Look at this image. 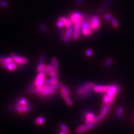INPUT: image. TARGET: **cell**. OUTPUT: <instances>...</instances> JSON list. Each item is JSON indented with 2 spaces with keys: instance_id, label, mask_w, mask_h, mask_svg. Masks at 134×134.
Listing matches in <instances>:
<instances>
[{
  "instance_id": "obj_1",
  "label": "cell",
  "mask_w": 134,
  "mask_h": 134,
  "mask_svg": "<svg viewBox=\"0 0 134 134\" xmlns=\"http://www.w3.org/2000/svg\"><path fill=\"white\" fill-rule=\"evenodd\" d=\"M96 85L93 83H86L83 85L78 87L76 90V94L81 99H85L90 94L92 88H93Z\"/></svg>"
},
{
  "instance_id": "obj_2",
  "label": "cell",
  "mask_w": 134,
  "mask_h": 134,
  "mask_svg": "<svg viewBox=\"0 0 134 134\" xmlns=\"http://www.w3.org/2000/svg\"><path fill=\"white\" fill-rule=\"evenodd\" d=\"M83 21V18H81L76 22L74 23V27L73 28V35L72 37L74 40H78L81 34V28L82 23Z\"/></svg>"
},
{
  "instance_id": "obj_3",
  "label": "cell",
  "mask_w": 134,
  "mask_h": 134,
  "mask_svg": "<svg viewBox=\"0 0 134 134\" xmlns=\"http://www.w3.org/2000/svg\"><path fill=\"white\" fill-rule=\"evenodd\" d=\"M62 84L61 83H57L55 85H52L48 87L47 88L45 89L39 96H41V97H46V96L52 94L55 91L62 87Z\"/></svg>"
},
{
  "instance_id": "obj_4",
  "label": "cell",
  "mask_w": 134,
  "mask_h": 134,
  "mask_svg": "<svg viewBox=\"0 0 134 134\" xmlns=\"http://www.w3.org/2000/svg\"><path fill=\"white\" fill-rule=\"evenodd\" d=\"M98 125V122H96V121H93V122H90L89 124H86V125L81 126L78 127L76 130H75V132L77 134H81L85 132H86L87 131L89 130L96 127V126Z\"/></svg>"
},
{
  "instance_id": "obj_5",
  "label": "cell",
  "mask_w": 134,
  "mask_h": 134,
  "mask_svg": "<svg viewBox=\"0 0 134 134\" xmlns=\"http://www.w3.org/2000/svg\"><path fill=\"white\" fill-rule=\"evenodd\" d=\"M47 73V70H46V68L44 69L42 72H40L38 75H37L35 81V84H36V87H39L41 86L44 85V78L46 74Z\"/></svg>"
},
{
  "instance_id": "obj_6",
  "label": "cell",
  "mask_w": 134,
  "mask_h": 134,
  "mask_svg": "<svg viewBox=\"0 0 134 134\" xmlns=\"http://www.w3.org/2000/svg\"><path fill=\"white\" fill-rule=\"evenodd\" d=\"M11 56L12 58V59H13L14 62L18 64L23 65L26 64L28 62V59L26 58L19 56L18 55H16L14 53H11Z\"/></svg>"
},
{
  "instance_id": "obj_7",
  "label": "cell",
  "mask_w": 134,
  "mask_h": 134,
  "mask_svg": "<svg viewBox=\"0 0 134 134\" xmlns=\"http://www.w3.org/2000/svg\"><path fill=\"white\" fill-rule=\"evenodd\" d=\"M112 2L113 0H104L101 5L97 9V13L98 14H102L106 10V8L112 3Z\"/></svg>"
},
{
  "instance_id": "obj_8",
  "label": "cell",
  "mask_w": 134,
  "mask_h": 134,
  "mask_svg": "<svg viewBox=\"0 0 134 134\" xmlns=\"http://www.w3.org/2000/svg\"><path fill=\"white\" fill-rule=\"evenodd\" d=\"M91 25L92 30H97L99 26V19L97 15L92 16L91 20Z\"/></svg>"
},
{
  "instance_id": "obj_9",
  "label": "cell",
  "mask_w": 134,
  "mask_h": 134,
  "mask_svg": "<svg viewBox=\"0 0 134 134\" xmlns=\"http://www.w3.org/2000/svg\"><path fill=\"white\" fill-rule=\"evenodd\" d=\"M15 109L19 113H25L30 110L31 109V106L29 105V104H26V105L24 106H20L18 105V104H16Z\"/></svg>"
},
{
  "instance_id": "obj_10",
  "label": "cell",
  "mask_w": 134,
  "mask_h": 134,
  "mask_svg": "<svg viewBox=\"0 0 134 134\" xmlns=\"http://www.w3.org/2000/svg\"><path fill=\"white\" fill-rule=\"evenodd\" d=\"M73 28L69 27L67 29V30L65 31V34L64 36L63 37L62 39L64 43H68V42L72 38L73 35Z\"/></svg>"
},
{
  "instance_id": "obj_11",
  "label": "cell",
  "mask_w": 134,
  "mask_h": 134,
  "mask_svg": "<svg viewBox=\"0 0 134 134\" xmlns=\"http://www.w3.org/2000/svg\"><path fill=\"white\" fill-rule=\"evenodd\" d=\"M110 85L108 86H100V85H95L93 88V90L98 93H104L106 92L110 88Z\"/></svg>"
},
{
  "instance_id": "obj_12",
  "label": "cell",
  "mask_w": 134,
  "mask_h": 134,
  "mask_svg": "<svg viewBox=\"0 0 134 134\" xmlns=\"http://www.w3.org/2000/svg\"><path fill=\"white\" fill-rule=\"evenodd\" d=\"M60 94L62 95V96L63 97V98H64V100L65 101L66 103L68 104V105L70 107L72 106H73V102L72 101V100H71L69 97V95L67 94L66 93H65V92L63 91L62 90L60 91Z\"/></svg>"
},
{
  "instance_id": "obj_13",
  "label": "cell",
  "mask_w": 134,
  "mask_h": 134,
  "mask_svg": "<svg viewBox=\"0 0 134 134\" xmlns=\"http://www.w3.org/2000/svg\"><path fill=\"white\" fill-rule=\"evenodd\" d=\"M83 18V15L82 14V13H81V12H74V13L72 15V16H71L70 20L72 21V22L73 23H74L75 22H76L78 20Z\"/></svg>"
},
{
  "instance_id": "obj_14",
  "label": "cell",
  "mask_w": 134,
  "mask_h": 134,
  "mask_svg": "<svg viewBox=\"0 0 134 134\" xmlns=\"http://www.w3.org/2000/svg\"><path fill=\"white\" fill-rule=\"evenodd\" d=\"M3 67L10 71H14L17 69V65L14 62H12L6 64L3 66Z\"/></svg>"
},
{
  "instance_id": "obj_15",
  "label": "cell",
  "mask_w": 134,
  "mask_h": 134,
  "mask_svg": "<svg viewBox=\"0 0 134 134\" xmlns=\"http://www.w3.org/2000/svg\"><path fill=\"white\" fill-rule=\"evenodd\" d=\"M110 108H111V106L103 103L102 108H101V111H100V115L105 116L107 114L109 110H110Z\"/></svg>"
},
{
  "instance_id": "obj_16",
  "label": "cell",
  "mask_w": 134,
  "mask_h": 134,
  "mask_svg": "<svg viewBox=\"0 0 134 134\" xmlns=\"http://www.w3.org/2000/svg\"><path fill=\"white\" fill-rule=\"evenodd\" d=\"M94 115L92 114V113H88V114L86 116V124H89L90 122H93L94 121Z\"/></svg>"
},
{
  "instance_id": "obj_17",
  "label": "cell",
  "mask_w": 134,
  "mask_h": 134,
  "mask_svg": "<svg viewBox=\"0 0 134 134\" xmlns=\"http://www.w3.org/2000/svg\"><path fill=\"white\" fill-rule=\"evenodd\" d=\"M59 19L62 21L63 23H64V25L67 28L70 27L71 26H72V21H71V20H70L68 19H66L65 18H64V17H63V18H60Z\"/></svg>"
},
{
  "instance_id": "obj_18",
  "label": "cell",
  "mask_w": 134,
  "mask_h": 134,
  "mask_svg": "<svg viewBox=\"0 0 134 134\" xmlns=\"http://www.w3.org/2000/svg\"><path fill=\"white\" fill-rule=\"evenodd\" d=\"M111 21L112 23V25L113 27H114L115 29H117L119 27V23L118 20H117V19L114 16H112V18L111 19Z\"/></svg>"
},
{
  "instance_id": "obj_19",
  "label": "cell",
  "mask_w": 134,
  "mask_h": 134,
  "mask_svg": "<svg viewBox=\"0 0 134 134\" xmlns=\"http://www.w3.org/2000/svg\"><path fill=\"white\" fill-rule=\"evenodd\" d=\"M52 65L54 70H58V63L57 59L56 58H53L52 59Z\"/></svg>"
},
{
  "instance_id": "obj_20",
  "label": "cell",
  "mask_w": 134,
  "mask_h": 134,
  "mask_svg": "<svg viewBox=\"0 0 134 134\" xmlns=\"http://www.w3.org/2000/svg\"><path fill=\"white\" fill-rule=\"evenodd\" d=\"M16 104L20 106H24L27 104V100L25 98H21L16 100Z\"/></svg>"
},
{
  "instance_id": "obj_21",
  "label": "cell",
  "mask_w": 134,
  "mask_h": 134,
  "mask_svg": "<svg viewBox=\"0 0 134 134\" xmlns=\"http://www.w3.org/2000/svg\"><path fill=\"white\" fill-rule=\"evenodd\" d=\"M60 128L62 130L65 132L66 134H69V132H70V131H69V129H68V127L66 126V125H65L63 123H62L60 124Z\"/></svg>"
},
{
  "instance_id": "obj_22",
  "label": "cell",
  "mask_w": 134,
  "mask_h": 134,
  "mask_svg": "<svg viewBox=\"0 0 134 134\" xmlns=\"http://www.w3.org/2000/svg\"><path fill=\"white\" fill-rule=\"evenodd\" d=\"M46 70H47V73L49 74L50 76H52L54 72V70L52 65H48L46 66Z\"/></svg>"
},
{
  "instance_id": "obj_23",
  "label": "cell",
  "mask_w": 134,
  "mask_h": 134,
  "mask_svg": "<svg viewBox=\"0 0 134 134\" xmlns=\"http://www.w3.org/2000/svg\"><path fill=\"white\" fill-rule=\"evenodd\" d=\"M45 122V119L43 117H39L35 120V122L37 125H41Z\"/></svg>"
},
{
  "instance_id": "obj_24",
  "label": "cell",
  "mask_w": 134,
  "mask_h": 134,
  "mask_svg": "<svg viewBox=\"0 0 134 134\" xmlns=\"http://www.w3.org/2000/svg\"><path fill=\"white\" fill-rule=\"evenodd\" d=\"M35 86H36V84H35V81H34V82H32V84H31V85L28 87V88H27V91H26V93H27V94L31 93V92L33 91L34 89L35 88Z\"/></svg>"
},
{
  "instance_id": "obj_25",
  "label": "cell",
  "mask_w": 134,
  "mask_h": 134,
  "mask_svg": "<svg viewBox=\"0 0 134 134\" xmlns=\"http://www.w3.org/2000/svg\"><path fill=\"white\" fill-rule=\"evenodd\" d=\"M123 111H124V109L122 107H120L118 109H117V114H116V116L118 119H121V117H122V115L123 114Z\"/></svg>"
},
{
  "instance_id": "obj_26",
  "label": "cell",
  "mask_w": 134,
  "mask_h": 134,
  "mask_svg": "<svg viewBox=\"0 0 134 134\" xmlns=\"http://www.w3.org/2000/svg\"><path fill=\"white\" fill-rule=\"evenodd\" d=\"M40 29L41 32L44 34H47L48 32L47 27L46 26V25L43 23L40 24Z\"/></svg>"
},
{
  "instance_id": "obj_27",
  "label": "cell",
  "mask_w": 134,
  "mask_h": 134,
  "mask_svg": "<svg viewBox=\"0 0 134 134\" xmlns=\"http://www.w3.org/2000/svg\"><path fill=\"white\" fill-rule=\"evenodd\" d=\"M46 66L47 65H45L44 63H39L37 67V71L39 72H42V71L46 68Z\"/></svg>"
},
{
  "instance_id": "obj_28",
  "label": "cell",
  "mask_w": 134,
  "mask_h": 134,
  "mask_svg": "<svg viewBox=\"0 0 134 134\" xmlns=\"http://www.w3.org/2000/svg\"><path fill=\"white\" fill-rule=\"evenodd\" d=\"M8 6H9V4L7 1H5V0H0V7L6 8L8 7Z\"/></svg>"
},
{
  "instance_id": "obj_29",
  "label": "cell",
  "mask_w": 134,
  "mask_h": 134,
  "mask_svg": "<svg viewBox=\"0 0 134 134\" xmlns=\"http://www.w3.org/2000/svg\"><path fill=\"white\" fill-rule=\"evenodd\" d=\"M113 63V60L111 58H109L107 60H106L105 62H104L103 65L105 67H108L109 66H110Z\"/></svg>"
},
{
  "instance_id": "obj_30",
  "label": "cell",
  "mask_w": 134,
  "mask_h": 134,
  "mask_svg": "<svg viewBox=\"0 0 134 134\" xmlns=\"http://www.w3.org/2000/svg\"><path fill=\"white\" fill-rule=\"evenodd\" d=\"M62 90L63 91L65 92V93H66L68 95H69L70 94V91L69 89L66 86H65V85H62Z\"/></svg>"
},
{
  "instance_id": "obj_31",
  "label": "cell",
  "mask_w": 134,
  "mask_h": 134,
  "mask_svg": "<svg viewBox=\"0 0 134 134\" xmlns=\"http://www.w3.org/2000/svg\"><path fill=\"white\" fill-rule=\"evenodd\" d=\"M104 116H103L102 115H100L99 116H95L94 118V121H96V122H98L99 121L102 120L104 119Z\"/></svg>"
},
{
  "instance_id": "obj_32",
  "label": "cell",
  "mask_w": 134,
  "mask_h": 134,
  "mask_svg": "<svg viewBox=\"0 0 134 134\" xmlns=\"http://www.w3.org/2000/svg\"><path fill=\"white\" fill-rule=\"evenodd\" d=\"M45 54L44 53H41L40 55V60L39 63H44L45 61Z\"/></svg>"
},
{
  "instance_id": "obj_33",
  "label": "cell",
  "mask_w": 134,
  "mask_h": 134,
  "mask_svg": "<svg viewBox=\"0 0 134 134\" xmlns=\"http://www.w3.org/2000/svg\"><path fill=\"white\" fill-rule=\"evenodd\" d=\"M64 25V23H63V21L62 20H60V19L57 22V27H59V28H61V27H62Z\"/></svg>"
},
{
  "instance_id": "obj_34",
  "label": "cell",
  "mask_w": 134,
  "mask_h": 134,
  "mask_svg": "<svg viewBox=\"0 0 134 134\" xmlns=\"http://www.w3.org/2000/svg\"><path fill=\"white\" fill-rule=\"evenodd\" d=\"M112 16L109 13H107L106 14L104 15V19L105 20H107V21H109V20H111V18H112Z\"/></svg>"
},
{
  "instance_id": "obj_35",
  "label": "cell",
  "mask_w": 134,
  "mask_h": 134,
  "mask_svg": "<svg viewBox=\"0 0 134 134\" xmlns=\"http://www.w3.org/2000/svg\"><path fill=\"white\" fill-rule=\"evenodd\" d=\"M50 82H51L52 85H55L58 83V78H52L50 79Z\"/></svg>"
},
{
  "instance_id": "obj_36",
  "label": "cell",
  "mask_w": 134,
  "mask_h": 134,
  "mask_svg": "<svg viewBox=\"0 0 134 134\" xmlns=\"http://www.w3.org/2000/svg\"><path fill=\"white\" fill-rule=\"evenodd\" d=\"M86 53L87 56L90 57L92 55V54H93V51H92V50L91 49H88L86 50Z\"/></svg>"
},
{
  "instance_id": "obj_37",
  "label": "cell",
  "mask_w": 134,
  "mask_h": 134,
  "mask_svg": "<svg viewBox=\"0 0 134 134\" xmlns=\"http://www.w3.org/2000/svg\"><path fill=\"white\" fill-rule=\"evenodd\" d=\"M5 58L2 56H0V66H2V65L3 64L4 60H5Z\"/></svg>"
},
{
  "instance_id": "obj_38",
  "label": "cell",
  "mask_w": 134,
  "mask_h": 134,
  "mask_svg": "<svg viewBox=\"0 0 134 134\" xmlns=\"http://www.w3.org/2000/svg\"><path fill=\"white\" fill-rule=\"evenodd\" d=\"M65 34V30H64L63 29H62V30H61L60 31V36H61L62 38H63V37L64 36Z\"/></svg>"
},
{
  "instance_id": "obj_39",
  "label": "cell",
  "mask_w": 134,
  "mask_h": 134,
  "mask_svg": "<svg viewBox=\"0 0 134 134\" xmlns=\"http://www.w3.org/2000/svg\"><path fill=\"white\" fill-rule=\"evenodd\" d=\"M76 2L79 5H83L84 3L83 0H76Z\"/></svg>"
},
{
  "instance_id": "obj_40",
  "label": "cell",
  "mask_w": 134,
  "mask_h": 134,
  "mask_svg": "<svg viewBox=\"0 0 134 134\" xmlns=\"http://www.w3.org/2000/svg\"><path fill=\"white\" fill-rule=\"evenodd\" d=\"M59 134H66L65 132H63V131H62V132H59Z\"/></svg>"
}]
</instances>
